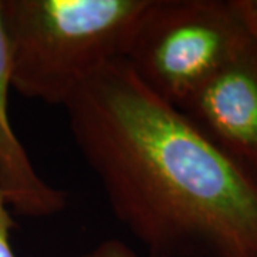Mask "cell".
Returning <instances> with one entry per match:
<instances>
[{"instance_id": "8992f818", "label": "cell", "mask_w": 257, "mask_h": 257, "mask_svg": "<svg viewBox=\"0 0 257 257\" xmlns=\"http://www.w3.org/2000/svg\"><path fill=\"white\" fill-rule=\"evenodd\" d=\"M73 257H155L152 254L143 253L140 254L127 243L119 239H107L100 241L90 250H86L80 254Z\"/></svg>"}, {"instance_id": "6da1fadb", "label": "cell", "mask_w": 257, "mask_h": 257, "mask_svg": "<svg viewBox=\"0 0 257 257\" xmlns=\"http://www.w3.org/2000/svg\"><path fill=\"white\" fill-rule=\"evenodd\" d=\"M111 213L155 257H257V176L120 59L63 104Z\"/></svg>"}, {"instance_id": "3957f363", "label": "cell", "mask_w": 257, "mask_h": 257, "mask_svg": "<svg viewBox=\"0 0 257 257\" xmlns=\"http://www.w3.org/2000/svg\"><path fill=\"white\" fill-rule=\"evenodd\" d=\"M250 37L237 0H150L123 60L147 90L179 107Z\"/></svg>"}, {"instance_id": "52a82bcc", "label": "cell", "mask_w": 257, "mask_h": 257, "mask_svg": "<svg viewBox=\"0 0 257 257\" xmlns=\"http://www.w3.org/2000/svg\"><path fill=\"white\" fill-rule=\"evenodd\" d=\"M15 226L12 209L6 202L5 194L0 192V257H18L12 246V230Z\"/></svg>"}, {"instance_id": "7a4b0ae2", "label": "cell", "mask_w": 257, "mask_h": 257, "mask_svg": "<svg viewBox=\"0 0 257 257\" xmlns=\"http://www.w3.org/2000/svg\"><path fill=\"white\" fill-rule=\"evenodd\" d=\"M150 0H2L12 87L63 106L106 64L123 59Z\"/></svg>"}, {"instance_id": "5b68a950", "label": "cell", "mask_w": 257, "mask_h": 257, "mask_svg": "<svg viewBox=\"0 0 257 257\" xmlns=\"http://www.w3.org/2000/svg\"><path fill=\"white\" fill-rule=\"evenodd\" d=\"M12 64L2 23L0 0V192L12 211L32 219L52 217L66 209L67 193L49 184L37 173L28 150L12 127L9 90Z\"/></svg>"}, {"instance_id": "277c9868", "label": "cell", "mask_w": 257, "mask_h": 257, "mask_svg": "<svg viewBox=\"0 0 257 257\" xmlns=\"http://www.w3.org/2000/svg\"><path fill=\"white\" fill-rule=\"evenodd\" d=\"M224 155L257 176V37L177 107Z\"/></svg>"}, {"instance_id": "ba28073f", "label": "cell", "mask_w": 257, "mask_h": 257, "mask_svg": "<svg viewBox=\"0 0 257 257\" xmlns=\"http://www.w3.org/2000/svg\"><path fill=\"white\" fill-rule=\"evenodd\" d=\"M251 35L257 37V0H237Z\"/></svg>"}]
</instances>
